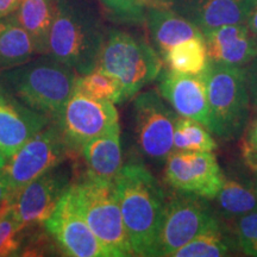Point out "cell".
Here are the masks:
<instances>
[{"label":"cell","instance_id":"7c38bea8","mask_svg":"<svg viewBox=\"0 0 257 257\" xmlns=\"http://www.w3.org/2000/svg\"><path fill=\"white\" fill-rule=\"evenodd\" d=\"M43 224L67 256L110 257V253L79 212L70 187Z\"/></svg>","mask_w":257,"mask_h":257},{"label":"cell","instance_id":"7402d4cb","mask_svg":"<svg viewBox=\"0 0 257 257\" xmlns=\"http://www.w3.org/2000/svg\"><path fill=\"white\" fill-rule=\"evenodd\" d=\"M168 68L184 74H201L208 63L204 37H195L176 44L163 57Z\"/></svg>","mask_w":257,"mask_h":257},{"label":"cell","instance_id":"d6986e66","mask_svg":"<svg viewBox=\"0 0 257 257\" xmlns=\"http://www.w3.org/2000/svg\"><path fill=\"white\" fill-rule=\"evenodd\" d=\"M89 178L113 181L123 167L119 121L86 142L80 149Z\"/></svg>","mask_w":257,"mask_h":257},{"label":"cell","instance_id":"52a82bcc","mask_svg":"<svg viewBox=\"0 0 257 257\" xmlns=\"http://www.w3.org/2000/svg\"><path fill=\"white\" fill-rule=\"evenodd\" d=\"M72 152L59 125L48 124L8 159L4 169L12 197L29 182L55 168Z\"/></svg>","mask_w":257,"mask_h":257},{"label":"cell","instance_id":"8fae6325","mask_svg":"<svg viewBox=\"0 0 257 257\" xmlns=\"http://www.w3.org/2000/svg\"><path fill=\"white\" fill-rule=\"evenodd\" d=\"M214 218L200 197L182 193L170 199L166 204L156 256L173 257L175 251L206 229Z\"/></svg>","mask_w":257,"mask_h":257},{"label":"cell","instance_id":"f1b7e54d","mask_svg":"<svg viewBox=\"0 0 257 257\" xmlns=\"http://www.w3.org/2000/svg\"><path fill=\"white\" fill-rule=\"evenodd\" d=\"M236 227L239 248L245 255L257 257V210L239 217Z\"/></svg>","mask_w":257,"mask_h":257},{"label":"cell","instance_id":"2e32d148","mask_svg":"<svg viewBox=\"0 0 257 257\" xmlns=\"http://www.w3.org/2000/svg\"><path fill=\"white\" fill-rule=\"evenodd\" d=\"M208 60L245 67L257 57V40L246 24L223 25L204 34Z\"/></svg>","mask_w":257,"mask_h":257},{"label":"cell","instance_id":"d590c367","mask_svg":"<svg viewBox=\"0 0 257 257\" xmlns=\"http://www.w3.org/2000/svg\"><path fill=\"white\" fill-rule=\"evenodd\" d=\"M146 9L148 8H162V6H170L173 0H142Z\"/></svg>","mask_w":257,"mask_h":257},{"label":"cell","instance_id":"8d00e7d4","mask_svg":"<svg viewBox=\"0 0 257 257\" xmlns=\"http://www.w3.org/2000/svg\"><path fill=\"white\" fill-rule=\"evenodd\" d=\"M6 162H8V157H6L4 154L2 153V150H0V170L4 168Z\"/></svg>","mask_w":257,"mask_h":257},{"label":"cell","instance_id":"3957f363","mask_svg":"<svg viewBox=\"0 0 257 257\" xmlns=\"http://www.w3.org/2000/svg\"><path fill=\"white\" fill-rule=\"evenodd\" d=\"M105 35L88 6L79 0H57L47 55L83 75L96 68Z\"/></svg>","mask_w":257,"mask_h":257},{"label":"cell","instance_id":"9a60e30c","mask_svg":"<svg viewBox=\"0 0 257 257\" xmlns=\"http://www.w3.org/2000/svg\"><path fill=\"white\" fill-rule=\"evenodd\" d=\"M48 124L47 115L31 110L0 88V150L8 159Z\"/></svg>","mask_w":257,"mask_h":257},{"label":"cell","instance_id":"83f0119b","mask_svg":"<svg viewBox=\"0 0 257 257\" xmlns=\"http://www.w3.org/2000/svg\"><path fill=\"white\" fill-rule=\"evenodd\" d=\"M102 5L114 21L126 24H143L146 6L142 0H101Z\"/></svg>","mask_w":257,"mask_h":257},{"label":"cell","instance_id":"6da1fadb","mask_svg":"<svg viewBox=\"0 0 257 257\" xmlns=\"http://www.w3.org/2000/svg\"><path fill=\"white\" fill-rule=\"evenodd\" d=\"M113 182L134 255L156 256L167 204L160 182L142 162L134 161L123 165Z\"/></svg>","mask_w":257,"mask_h":257},{"label":"cell","instance_id":"5b68a950","mask_svg":"<svg viewBox=\"0 0 257 257\" xmlns=\"http://www.w3.org/2000/svg\"><path fill=\"white\" fill-rule=\"evenodd\" d=\"M119 81L124 100L134 98L148 83L159 78L162 60L152 46L120 30L105 35L96 68Z\"/></svg>","mask_w":257,"mask_h":257},{"label":"cell","instance_id":"d6a6232c","mask_svg":"<svg viewBox=\"0 0 257 257\" xmlns=\"http://www.w3.org/2000/svg\"><path fill=\"white\" fill-rule=\"evenodd\" d=\"M246 25H248L249 30L252 32V35L257 40V0L252 2L248 19H246Z\"/></svg>","mask_w":257,"mask_h":257},{"label":"cell","instance_id":"5bb4252c","mask_svg":"<svg viewBox=\"0 0 257 257\" xmlns=\"http://www.w3.org/2000/svg\"><path fill=\"white\" fill-rule=\"evenodd\" d=\"M159 93L168 101L179 117L191 118L210 126L206 86L202 74H184L161 70Z\"/></svg>","mask_w":257,"mask_h":257},{"label":"cell","instance_id":"7a4b0ae2","mask_svg":"<svg viewBox=\"0 0 257 257\" xmlns=\"http://www.w3.org/2000/svg\"><path fill=\"white\" fill-rule=\"evenodd\" d=\"M78 74L50 56L0 73V88L31 110L57 120L75 89Z\"/></svg>","mask_w":257,"mask_h":257},{"label":"cell","instance_id":"e0dca14e","mask_svg":"<svg viewBox=\"0 0 257 257\" xmlns=\"http://www.w3.org/2000/svg\"><path fill=\"white\" fill-rule=\"evenodd\" d=\"M253 0H178V10L202 35L223 25L246 24Z\"/></svg>","mask_w":257,"mask_h":257},{"label":"cell","instance_id":"4dcf8cb0","mask_svg":"<svg viewBox=\"0 0 257 257\" xmlns=\"http://www.w3.org/2000/svg\"><path fill=\"white\" fill-rule=\"evenodd\" d=\"M12 198L11 187H10L9 179L6 176L4 169L0 170V208Z\"/></svg>","mask_w":257,"mask_h":257},{"label":"cell","instance_id":"ba28073f","mask_svg":"<svg viewBox=\"0 0 257 257\" xmlns=\"http://www.w3.org/2000/svg\"><path fill=\"white\" fill-rule=\"evenodd\" d=\"M135 134L141 153L154 163H166L174 152L179 114L157 92L138 93L134 100Z\"/></svg>","mask_w":257,"mask_h":257},{"label":"cell","instance_id":"f546056e","mask_svg":"<svg viewBox=\"0 0 257 257\" xmlns=\"http://www.w3.org/2000/svg\"><path fill=\"white\" fill-rule=\"evenodd\" d=\"M246 78V86L250 94V100L255 108H257V57L244 67Z\"/></svg>","mask_w":257,"mask_h":257},{"label":"cell","instance_id":"4fadbf2b","mask_svg":"<svg viewBox=\"0 0 257 257\" xmlns=\"http://www.w3.org/2000/svg\"><path fill=\"white\" fill-rule=\"evenodd\" d=\"M62 165L32 180L10 199L16 216L25 227L43 224L69 189V170Z\"/></svg>","mask_w":257,"mask_h":257},{"label":"cell","instance_id":"836d02e7","mask_svg":"<svg viewBox=\"0 0 257 257\" xmlns=\"http://www.w3.org/2000/svg\"><path fill=\"white\" fill-rule=\"evenodd\" d=\"M245 157L248 159V163L251 166V168H253V170H255V176H256L255 187L257 191V152L251 150L248 147H245Z\"/></svg>","mask_w":257,"mask_h":257},{"label":"cell","instance_id":"8992f818","mask_svg":"<svg viewBox=\"0 0 257 257\" xmlns=\"http://www.w3.org/2000/svg\"><path fill=\"white\" fill-rule=\"evenodd\" d=\"M74 202L110 257L134 255L125 230L114 182L86 176L70 185Z\"/></svg>","mask_w":257,"mask_h":257},{"label":"cell","instance_id":"cb8c5ba5","mask_svg":"<svg viewBox=\"0 0 257 257\" xmlns=\"http://www.w3.org/2000/svg\"><path fill=\"white\" fill-rule=\"evenodd\" d=\"M230 244L221 233L217 218L206 229L175 251L173 257H221L230 253Z\"/></svg>","mask_w":257,"mask_h":257},{"label":"cell","instance_id":"4316f807","mask_svg":"<svg viewBox=\"0 0 257 257\" xmlns=\"http://www.w3.org/2000/svg\"><path fill=\"white\" fill-rule=\"evenodd\" d=\"M24 229L9 200L0 208V257L17 255L21 248L19 236Z\"/></svg>","mask_w":257,"mask_h":257},{"label":"cell","instance_id":"e575fe53","mask_svg":"<svg viewBox=\"0 0 257 257\" xmlns=\"http://www.w3.org/2000/svg\"><path fill=\"white\" fill-rule=\"evenodd\" d=\"M246 147L257 152V121H255L251 128H250L248 140H246Z\"/></svg>","mask_w":257,"mask_h":257},{"label":"cell","instance_id":"484cf974","mask_svg":"<svg viewBox=\"0 0 257 257\" xmlns=\"http://www.w3.org/2000/svg\"><path fill=\"white\" fill-rule=\"evenodd\" d=\"M75 89L92 96V98L107 100L113 104L125 101L119 81L108 73L100 69H94L87 74H83V75L78 74Z\"/></svg>","mask_w":257,"mask_h":257},{"label":"cell","instance_id":"44dd1931","mask_svg":"<svg viewBox=\"0 0 257 257\" xmlns=\"http://www.w3.org/2000/svg\"><path fill=\"white\" fill-rule=\"evenodd\" d=\"M56 8L57 0H21L14 12L22 27L30 34L38 54L47 55Z\"/></svg>","mask_w":257,"mask_h":257},{"label":"cell","instance_id":"9c48e42d","mask_svg":"<svg viewBox=\"0 0 257 257\" xmlns=\"http://www.w3.org/2000/svg\"><path fill=\"white\" fill-rule=\"evenodd\" d=\"M165 165L167 184L186 194L216 199L225 181L213 152L175 150Z\"/></svg>","mask_w":257,"mask_h":257},{"label":"cell","instance_id":"ffe728a7","mask_svg":"<svg viewBox=\"0 0 257 257\" xmlns=\"http://www.w3.org/2000/svg\"><path fill=\"white\" fill-rule=\"evenodd\" d=\"M36 54L34 40L14 14L0 18V70L27 63Z\"/></svg>","mask_w":257,"mask_h":257},{"label":"cell","instance_id":"d4e9b609","mask_svg":"<svg viewBox=\"0 0 257 257\" xmlns=\"http://www.w3.org/2000/svg\"><path fill=\"white\" fill-rule=\"evenodd\" d=\"M216 149V141L205 125L191 118H178L174 130V152H214Z\"/></svg>","mask_w":257,"mask_h":257},{"label":"cell","instance_id":"ac0fdd59","mask_svg":"<svg viewBox=\"0 0 257 257\" xmlns=\"http://www.w3.org/2000/svg\"><path fill=\"white\" fill-rule=\"evenodd\" d=\"M144 23L147 24L156 51L162 59L176 44L191 38L204 37L197 25L170 9V6L148 8Z\"/></svg>","mask_w":257,"mask_h":257},{"label":"cell","instance_id":"603a6c76","mask_svg":"<svg viewBox=\"0 0 257 257\" xmlns=\"http://www.w3.org/2000/svg\"><path fill=\"white\" fill-rule=\"evenodd\" d=\"M216 199L221 211L230 217L239 218L257 210L256 187L238 180L225 179Z\"/></svg>","mask_w":257,"mask_h":257},{"label":"cell","instance_id":"30bf717a","mask_svg":"<svg viewBox=\"0 0 257 257\" xmlns=\"http://www.w3.org/2000/svg\"><path fill=\"white\" fill-rule=\"evenodd\" d=\"M115 123L118 112L113 102L92 98L78 89H74L56 120L72 152L80 150Z\"/></svg>","mask_w":257,"mask_h":257},{"label":"cell","instance_id":"1f68e13d","mask_svg":"<svg viewBox=\"0 0 257 257\" xmlns=\"http://www.w3.org/2000/svg\"><path fill=\"white\" fill-rule=\"evenodd\" d=\"M21 0H0V18L14 14Z\"/></svg>","mask_w":257,"mask_h":257},{"label":"cell","instance_id":"277c9868","mask_svg":"<svg viewBox=\"0 0 257 257\" xmlns=\"http://www.w3.org/2000/svg\"><path fill=\"white\" fill-rule=\"evenodd\" d=\"M208 104V130L220 140L239 137L248 124L250 94L244 67L208 60L204 72Z\"/></svg>","mask_w":257,"mask_h":257}]
</instances>
